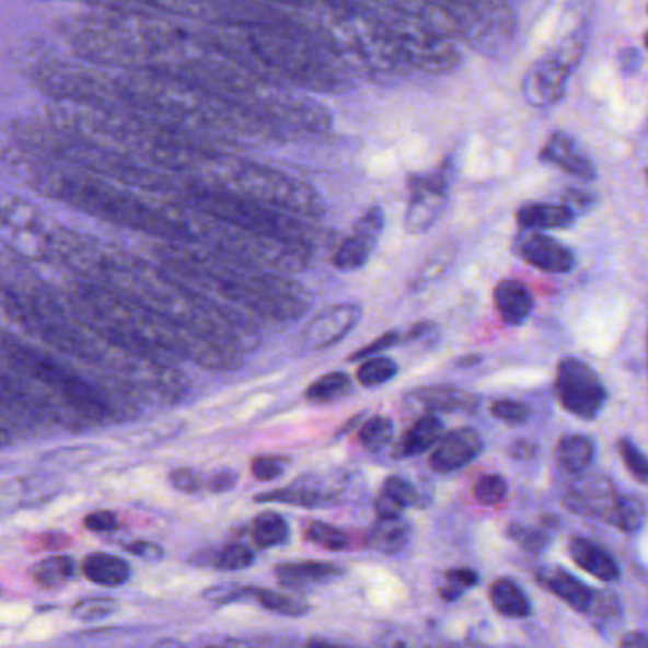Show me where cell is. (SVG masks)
Returning a JSON list of instances; mask_svg holds the SVG:
<instances>
[{
  "label": "cell",
  "mask_w": 648,
  "mask_h": 648,
  "mask_svg": "<svg viewBox=\"0 0 648 648\" xmlns=\"http://www.w3.org/2000/svg\"><path fill=\"white\" fill-rule=\"evenodd\" d=\"M173 280L200 296L240 304L267 322H296L309 310V291L284 274L268 273L193 242L157 250ZM217 303V301H216Z\"/></svg>",
  "instance_id": "cell-1"
},
{
  "label": "cell",
  "mask_w": 648,
  "mask_h": 648,
  "mask_svg": "<svg viewBox=\"0 0 648 648\" xmlns=\"http://www.w3.org/2000/svg\"><path fill=\"white\" fill-rule=\"evenodd\" d=\"M12 166L44 195L56 200L71 204L72 208L82 209L90 216L103 217L111 223L124 224L134 231L151 232L152 236L166 239L167 242H188L183 224L173 216L172 208L166 211L147 206L134 196L126 195L118 188L105 185L102 181L71 172L54 162L35 159V152L27 147L12 152Z\"/></svg>",
  "instance_id": "cell-2"
},
{
  "label": "cell",
  "mask_w": 648,
  "mask_h": 648,
  "mask_svg": "<svg viewBox=\"0 0 648 648\" xmlns=\"http://www.w3.org/2000/svg\"><path fill=\"white\" fill-rule=\"evenodd\" d=\"M183 204L211 217L221 223L231 224L242 231L253 232L265 239L281 240L288 244L314 247L329 240V234L303 223L297 216L267 204L257 202L245 196L234 195L224 188L204 185L193 181L185 187Z\"/></svg>",
  "instance_id": "cell-3"
},
{
  "label": "cell",
  "mask_w": 648,
  "mask_h": 648,
  "mask_svg": "<svg viewBox=\"0 0 648 648\" xmlns=\"http://www.w3.org/2000/svg\"><path fill=\"white\" fill-rule=\"evenodd\" d=\"M2 356L7 368L14 369V373L27 381L38 382L50 392L46 400L50 417H58L56 400L61 402V407H66L84 423H103L111 417L113 409L102 390L82 379L74 369L54 360L48 354L23 345L22 340L12 339L10 333H4Z\"/></svg>",
  "instance_id": "cell-4"
},
{
  "label": "cell",
  "mask_w": 648,
  "mask_h": 648,
  "mask_svg": "<svg viewBox=\"0 0 648 648\" xmlns=\"http://www.w3.org/2000/svg\"><path fill=\"white\" fill-rule=\"evenodd\" d=\"M382 33L407 69L425 72L453 71L461 54L453 38L441 35L432 25L415 14L409 4H366Z\"/></svg>",
  "instance_id": "cell-5"
},
{
  "label": "cell",
  "mask_w": 648,
  "mask_h": 648,
  "mask_svg": "<svg viewBox=\"0 0 648 648\" xmlns=\"http://www.w3.org/2000/svg\"><path fill=\"white\" fill-rule=\"evenodd\" d=\"M66 232L22 200H7L2 208V239L20 257L44 261L58 257Z\"/></svg>",
  "instance_id": "cell-6"
},
{
  "label": "cell",
  "mask_w": 648,
  "mask_h": 648,
  "mask_svg": "<svg viewBox=\"0 0 648 648\" xmlns=\"http://www.w3.org/2000/svg\"><path fill=\"white\" fill-rule=\"evenodd\" d=\"M459 25V38L487 56H497L512 40L513 8L506 2H453L449 4Z\"/></svg>",
  "instance_id": "cell-7"
},
{
  "label": "cell",
  "mask_w": 648,
  "mask_h": 648,
  "mask_svg": "<svg viewBox=\"0 0 648 648\" xmlns=\"http://www.w3.org/2000/svg\"><path fill=\"white\" fill-rule=\"evenodd\" d=\"M555 396L563 409L582 418L593 420L606 404L605 384L591 366L578 358H565L555 373Z\"/></svg>",
  "instance_id": "cell-8"
},
{
  "label": "cell",
  "mask_w": 648,
  "mask_h": 648,
  "mask_svg": "<svg viewBox=\"0 0 648 648\" xmlns=\"http://www.w3.org/2000/svg\"><path fill=\"white\" fill-rule=\"evenodd\" d=\"M451 187V164L430 173L413 175L409 180V200L405 208L404 227L409 234H425L438 223Z\"/></svg>",
  "instance_id": "cell-9"
},
{
  "label": "cell",
  "mask_w": 648,
  "mask_h": 648,
  "mask_svg": "<svg viewBox=\"0 0 648 648\" xmlns=\"http://www.w3.org/2000/svg\"><path fill=\"white\" fill-rule=\"evenodd\" d=\"M575 67L567 63L557 51H549L539 59L523 79V95L533 107H554L567 92L570 72Z\"/></svg>",
  "instance_id": "cell-10"
},
{
  "label": "cell",
  "mask_w": 648,
  "mask_h": 648,
  "mask_svg": "<svg viewBox=\"0 0 648 648\" xmlns=\"http://www.w3.org/2000/svg\"><path fill=\"white\" fill-rule=\"evenodd\" d=\"M384 231V211L381 206H371L354 223V229L333 255V265L339 270H358L366 267Z\"/></svg>",
  "instance_id": "cell-11"
},
{
  "label": "cell",
  "mask_w": 648,
  "mask_h": 648,
  "mask_svg": "<svg viewBox=\"0 0 648 648\" xmlns=\"http://www.w3.org/2000/svg\"><path fill=\"white\" fill-rule=\"evenodd\" d=\"M361 309L358 304H333L312 317L301 333V348L306 352L325 350L345 339L360 324Z\"/></svg>",
  "instance_id": "cell-12"
},
{
  "label": "cell",
  "mask_w": 648,
  "mask_h": 648,
  "mask_svg": "<svg viewBox=\"0 0 648 648\" xmlns=\"http://www.w3.org/2000/svg\"><path fill=\"white\" fill-rule=\"evenodd\" d=\"M618 497V490L614 489L613 483L606 477L591 476L569 490V495L565 497V506L570 512L580 513L583 518L598 519L614 525Z\"/></svg>",
  "instance_id": "cell-13"
},
{
  "label": "cell",
  "mask_w": 648,
  "mask_h": 648,
  "mask_svg": "<svg viewBox=\"0 0 648 648\" xmlns=\"http://www.w3.org/2000/svg\"><path fill=\"white\" fill-rule=\"evenodd\" d=\"M516 252L521 259L542 273L565 274L575 268V253L542 232H521L516 240Z\"/></svg>",
  "instance_id": "cell-14"
},
{
  "label": "cell",
  "mask_w": 648,
  "mask_h": 648,
  "mask_svg": "<svg viewBox=\"0 0 648 648\" xmlns=\"http://www.w3.org/2000/svg\"><path fill=\"white\" fill-rule=\"evenodd\" d=\"M482 433L474 428H459L445 433L430 454V466L438 474H451L466 468L483 451Z\"/></svg>",
  "instance_id": "cell-15"
},
{
  "label": "cell",
  "mask_w": 648,
  "mask_h": 648,
  "mask_svg": "<svg viewBox=\"0 0 648 648\" xmlns=\"http://www.w3.org/2000/svg\"><path fill=\"white\" fill-rule=\"evenodd\" d=\"M539 159L546 164L559 167L578 180L593 181L598 177L590 157L580 149V144L572 137L563 134V131H554L549 136L546 144L539 152Z\"/></svg>",
  "instance_id": "cell-16"
},
{
  "label": "cell",
  "mask_w": 648,
  "mask_h": 648,
  "mask_svg": "<svg viewBox=\"0 0 648 648\" xmlns=\"http://www.w3.org/2000/svg\"><path fill=\"white\" fill-rule=\"evenodd\" d=\"M534 577L542 588L552 591L555 598L562 599L563 603H567L572 611L580 614L593 611L598 601V591L591 590L582 580H578L575 575L563 570L562 567H541L536 569Z\"/></svg>",
  "instance_id": "cell-17"
},
{
  "label": "cell",
  "mask_w": 648,
  "mask_h": 648,
  "mask_svg": "<svg viewBox=\"0 0 648 648\" xmlns=\"http://www.w3.org/2000/svg\"><path fill=\"white\" fill-rule=\"evenodd\" d=\"M409 404L417 409L432 413H474L479 405L474 394L453 386H426L409 394Z\"/></svg>",
  "instance_id": "cell-18"
},
{
  "label": "cell",
  "mask_w": 648,
  "mask_h": 648,
  "mask_svg": "<svg viewBox=\"0 0 648 648\" xmlns=\"http://www.w3.org/2000/svg\"><path fill=\"white\" fill-rule=\"evenodd\" d=\"M498 316L508 325L525 324L526 317L533 312V296L531 291L518 280L498 281L493 291Z\"/></svg>",
  "instance_id": "cell-19"
},
{
  "label": "cell",
  "mask_w": 648,
  "mask_h": 648,
  "mask_svg": "<svg viewBox=\"0 0 648 648\" xmlns=\"http://www.w3.org/2000/svg\"><path fill=\"white\" fill-rule=\"evenodd\" d=\"M569 554L577 567L586 570L588 575L598 578L601 582L613 583L620 578V569L611 555L603 547L588 539H572L569 544Z\"/></svg>",
  "instance_id": "cell-20"
},
{
  "label": "cell",
  "mask_w": 648,
  "mask_h": 648,
  "mask_svg": "<svg viewBox=\"0 0 648 648\" xmlns=\"http://www.w3.org/2000/svg\"><path fill=\"white\" fill-rule=\"evenodd\" d=\"M575 221V211L565 204H525L518 211V224L523 231L567 229Z\"/></svg>",
  "instance_id": "cell-21"
},
{
  "label": "cell",
  "mask_w": 648,
  "mask_h": 648,
  "mask_svg": "<svg viewBox=\"0 0 648 648\" xmlns=\"http://www.w3.org/2000/svg\"><path fill=\"white\" fill-rule=\"evenodd\" d=\"M274 575L281 586L301 588L309 583L327 582L343 575V569L339 565L324 562L281 563L274 569Z\"/></svg>",
  "instance_id": "cell-22"
},
{
  "label": "cell",
  "mask_w": 648,
  "mask_h": 648,
  "mask_svg": "<svg viewBox=\"0 0 648 648\" xmlns=\"http://www.w3.org/2000/svg\"><path fill=\"white\" fill-rule=\"evenodd\" d=\"M489 599L493 609L505 618L521 620L533 613V605L525 591L512 578H498L490 583Z\"/></svg>",
  "instance_id": "cell-23"
},
{
  "label": "cell",
  "mask_w": 648,
  "mask_h": 648,
  "mask_svg": "<svg viewBox=\"0 0 648 648\" xmlns=\"http://www.w3.org/2000/svg\"><path fill=\"white\" fill-rule=\"evenodd\" d=\"M82 572L88 580H92L94 583L116 588V586L128 582L130 565L124 562L123 557L95 552V554H88L82 559Z\"/></svg>",
  "instance_id": "cell-24"
},
{
  "label": "cell",
  "mask_w": 648,
  "mask_h": 648,
  "mask_svg": "<svg viewBox=\"0 0 648 648\" xmlns=\"http://www.w3.org/2000/svg\"><path fill=\"white\" fill-rule=\"evenodd\" d=\"M443 438V423L433 415H425L410 426L400 441V456H417L436 449Z\"/></svg>",
  "instance_id": "cell-25"
},
{
  "label": "cell",
  "mask_w": 648,
  "mask_h": 648,
  "mask_svg": "<svg viewBox=\"0 0 648 648\" xmlns=\"http://www.w3.org/2000/svg\"><path fill=\"white\" fill-rule=\"evenodd\" d=\"M593 454H595L593 441L580 433L565 436L555 447V461L559 464V468L572 476L583 474L588 470L593 461Z\"/></svg>",
  "instance_id": "cell-26"
},
{
  "label": "cell",
  "mask_w": 648,
  "mask_h": 648,
  "mask_svg": "<svg viewBox=\"0 0 648 648\" xmlns=\"http://www.w3.org/2000/svg\"><path fill=\"white\" fill-rule=\"evenodd\" d=\"M74 572H77V563L72 562L69 555H54L36 563L31 570V577L36 586H40L44 590H58L74 577Z\"/></svg>",
  "instance_id": "cell-27"
},
{
  "label": "cell",
  "mask_w": 648,
  "mask_h": 648,
  "mask_svg": "<svg viewBox=\"0 0 648 648\" xmlns=\"http://www.w3.org/2000/svg\"><path fill=\"white\" fill-rule=\"evenodd\" d=\"M352 384V379L345 371H332V373H325L316 381L310 382L304 397L309 400L310 404H332L335 400L350 394Z\"/></svg>",
  "instance_id": "cell-28"
},
{
  "label": "cell",
  "mask_w": 648,
  "mask_h": 648,
  "mask_svg": "<svg viewBox=\"0 0 648 648\" xmlns=\"http://www.w3.org/2000/svg\"><path fill=\"white\" fill-rule=\"evenodd\" d=\"M409 529L402 519H379L369 533V544L384 554H396L405 546Z\"/></svg>",
  "instance_id": "cell-29"
},
{
  "label": "cell",
  "mask_w": 648,
  "mask_h": 648,
  "mask_svg": "<svg viewBox=\"0 0 648 648\" xmlns=\"http://www.w3.org/2000/svg\"><path fill=\"white\" fill-rule=\"evenodd\" d=\"M252 536L261 547H274L286 544L289 539V525L280 513H261L253 519Z\"/></svg>",
  "instance_id": "cell-30"
},
{
  "label": "cell",
  "mask_w": 648,
  "mask_h": 648,
  "mask_svg": "<svg viewBox=\"0 0 648 648\" xmlns=\"http://www.w3.org/2000/svg\"><path fill=\"white\" fill-rule=\"evenodd\" d=\"M244 598H253L263 609H267L270 613L281 614V616L299 618L310 611L309 605H304L297 599L281 595L278 591L263 590V588H245Z\"/></svg>",
  "instance_id": "cell-31"
},
{
  "label": "cell",
  "mask_w": 648,
  "mask_h": 648,
  "mask_svg": "<svg viewBox=\"0 0 648 648\" xmlns=\"http://www.w3.org/2000/svg\"><path fill=\"white\" fill-rule=\"evenodd\" d=\"M396 375L397 363L389 356H375V358L363 360L356 371V379L366 389H377L392 381Z\"/></svg>",
  "instance_id": "cell-32"
},
{
  "label": "cell",
  "mask_w": 648,
  "mask_h": 648,
  "mask_svg": "<svg viewBox=\"0 0 648 648\" xmlns=\"http://www.w3.org/2000/svg\"><path fill=\"white\" fill-rule=\"evenodd\" d=\"M645 516H647V510H645L641 498L634 497V495H620L613 526H618L622 533H637L645 523Z\"/></svg>",
  "instance_id": "cell-33"
},
{
  "label": "cell",
  "mask_w": 648,
  "mask_h": 648,
  "mask_svg": "<svg viewBox=\"0 0 648 648\" xmlns=\"http://www.w3.org/2000/svg\"><path fill=\"white\" fill-rule=\"evenodd\" d=\"M392 436H394V425L389 417H382V415L368 418L358 430V440L369 451H381L392 441Z\"/></svg>",
  "instance_id": "cell-34"
},
{
  "label": "cell",
  "mask_w": 648,
  "mask_h": 648,
  "mask_svg": "<svg viewBox=\"0 0 648 648\" xmlns=\"http://www.w3.org/2000/svg\"><path fill=\"white\" fill-rule=\"evenodd\" d=\"M304 536H306V541L324 547L327 552H340V549L348 547V536L345 531H340L339 526L322 523V521H312L304 529Z\"/></svg>",
  "instance_id": "cell-35"
},
{
  "label": "cell",
  "mask_w": 648,
  "mask_h": 648,
  "mask_svg": "<svg viewBox=\"0 0 648 648\" xmlns=\"http://www.w3.org/2000/svg\"><path fill=\"white\" fill-rule=\"evenodd\" d=\"M474 497L482 506H498L508 497V483L500 474H483L474 483Z\"/></svg>",
  "instance_id": "cell-36"
},
{
  "label": "cell",
  "mask_w": 648,
  "mask_h": 648,
  "mask_svg": "<svg viewBox=\"0 0 648 648\" xmlns=\"http://www.w3.org/2000/svg\"><path fill=\"white\" fill-rule=\"evenodd\" d=\"M253 562H255V555H253L252 549L244 546V544H231V546H224L223 549H219L216 557H213V565H216L217 569L221 570L247 569Z\"/></svg>",
  "instance_id": "cell-37"
},
{
  "label": "cell",
  "mask_w": 648,
  "mask_h": 648,
  "mask_svg": "<svg viewBox=\"0 0 648 648\" xmlns=\"http://www.w3.org/2000/svg\"><path fill=\"white\" fill-rule=\"evenodd\" d=\"M618 453L626 464L627 472L637 477L641 483H648V456L643 453L634 441L622 438L618 441Z\"/></svg>",
  "instance_id": "cell-38"
},
{
  "label": "cell",
  "mask_w": 648,
  "mask_h": 648,
  "mask_svg": "<svg viewBox=\"0 0 648 648\" xmlns=\"http://www.w3.org/2000/svg\"><path fill=\"white\" fill-rule=\"evenodd\" d=\"M115 601L107 598H86L80 599L71 606V613L74 618L92 622V620L107 618L115 613Z\"/></svg>",
  "instance_id": "cell-39"
},
{
  "label": "cell",
  "mask_w": 648,
  "mask_h": 648,
  "mask_svg": "<svg viewBox=\"0 0 648 648\" xmlns=\"http://www.w3.org/2000/svg\"><path fill=\"white\" fill-rule=\"evenodd\" d=\"M255 502H284V505L317 506L322 497L317 493L304 489H278L255 498Z\"/></svg>",
  "instance_id": "cell-40"
},
{
  "label": "cell",
  "mask_w": 648,
  "mask_h": 648,
  "mask_svg": "<svg viewBox=\"0 0 648 648\" xmlns=\"http://www.w3.org/2000/svg\"><path fill=\"white\" fill-rule=\"evenodd\" d=\"M382 493L400 508H409L418 502V493L404 477L392 476L382 485Z\"/></svg>",
  "instance_id": "cell-41"
},
{
  "label": "cell",
  "mask_w": 648,
  "mask_h": 648,
  "mask_svg": "<svg viewBox=\"0 0 648 648\" xmlns=\"http://www.w3.org/2000/svg\"><path fill=\"white\" fill-rule=\"evenodd\" d=\"M449 263H451V253L449 250H440L436 253V257H430L426 261L425 267L418 270L417 278L410 284V288L417 291V289L432 284L436 278H440L441 274L445 273Z\"/></svg>",
  "instance_id": "cell-42"
},
{
  "label": "cell",
  "mask_w": 648,
  "mask_h": 648,
  "mask_svg": "<svg viewBox=\"0 0 648 648\" xmlns=\"http://www.w3.org/2000/svg\"><path fill=\"white\" fill-rule=\"evenodd\" d=\"M490 413L506 425H523L531 417V409L516 400H498L490 405Z\"/></svg>",
  "instance_id": "cell-43"
},
{
  "label": "cell",
  "mask_w": 648,
  "mask_h": 648,
  "mask_svg": "<svg viewBox=\"0 0 648 648\" xmlns=\"http://www.w3.org/2000/svg\"><path fill=\"white\" fill-rule=\"evenodd\" d=\"M288 459L284 456H274V454H261L252 461V474L255 479L261 482H273L286 472Z\"/></svg>",
  "instance_id": "cell-44"
},
{
  "label": "cell",
  "mask_w": 648,
  "mask_h": 648,
  "mask_svg": "<svg viewBox=\"0 0 648 648\" xmlns=\"http://www.w3.org/2000/svg\"><path fill=\"white\" fill-rule=\"evenodd\" d=\"M508 536L512 539L519 547H523L525 552H542L547 546V539L541 531H534L531 526L519 525V523H512L508 526Z\"/></svg>",
  "instance_id": "cell-45"
},
{
  "label": "cell",
  "mask_w": 648,
  "mask_h": 648,
  "mask_svg": "<svg viewBox=\"0 0 648 648\" xmlns=\"http://www.w3.org/2000/svg\"><path fill=\"white\" fill-rule=\"evenodd\" d=\"M400 343H404V335H402V333H384V335H381V337L373 340V343H369V345L358 348V352L350 356V361H363L369 360V358H375V356H381V352L389 350L392 346L400 345Z\"/></svg>",
  "instance_id": "cell-46"
},
{
  "label": "cell",
  "mask_w": 648,
  "mask_h": 648,
  "mask_svg": "<svg viewBox=\"0 0 648 648\" xmlns=\"http://www.w3.org/2000/svg\"><path fill=\"white\" fill-rule=\"evenodd\" d=\"M170 483L175 489L187 493V495H196L206 487L202 474H198L193 468L173 470L172 474H170Z\"/></svg>",
  "instance_id": "cell-47"
},
{
  "label": "cell",
  "mask_w": 648,
  "mask_h": 648,
  "mask_svg": "<svg viewBox=\"0 0 648 648\" xmlns=\"http://www.w3.org/2000/svg\"><path fill=\"white\" fill-rule=\"evenodd\" d=\"M84 526L88 531H94V533H108V531H115L118 526V519L115 513L107 512V510H100V512L88 513L84 518Z\"/></svg>",
  "instance_id": "cell-48"
},
{
  "label": "cell",
  "mask_w": 648,
  "mask_h": 648,
  "mask_svg": "<svg viewBox=\"0 0 648 648\" xmlns=\"http://www.w3.org/2000/svg\"><path fill=\"white\" fill-rule=\"evenodd\" d=\"M69 546H71V539L63 533H46L38 536V541H36V547L44 549V552H61Z\"/></svg>",
  "instance_id": "cell-49"
},
{
  "label": "cell",
  "mask_w": 648,
  "mask_h": 648,
  "mask_svg": "<svg viewBox=\"0 0 648 648\" xmlns=\"http://www.w3.org/2000/svg\"><path fill=\"white\" fill-rule=\"evenodd\" d=\"M447 582L454 583V586H459L461 590L464 588H474L477 582H479V575H477L476 570L472 569H451L447 570Z\"/></svg>",
  "instance_id": "cell-50"
},
{
  "label": "cell",
  "mask_w": 648,
  "mask_h": 648,
  "mask_svg": "<svg viewBox=\"0 0 648 648\" xmlns=\"http://www.w3.org/2000/svg\"><path fill=\"white\" fill-rule=\"evenodd\" d=\"M236 474L231 472V470H223V472H217L213 476L209 477L208 483H206V487L209 490H213V493H227V490L232 489L234 485H236Z\"/></svg>",
  "instance_id": "cell-51"
},
{
  "label": "cell",
  "mask_w": 648,
  "mask_h": 648,
  "mask_svg": "<svg viewBox=\"0 0 648 648\" xmlns=\"http://www.w3.org/2000/svg\"><path fill=\"white\" fill-rule=\"evenodd\" d=\"M508 453H510V456L516 459V461H531V459H534L536 453H539V445H536L534 441L518 440L513 441L510 449H508Z\"/></svg>",
  "instance_id": "cell-52"
},
{
  "label": "cell",
  "mask_w": 648,
  "mask_h": 648,
  "mask_svg": "<svg viewBox=\"0 0 648 648\" xmlns=\"http://www.w3.org/2000/svg\"><path fill=\"white\" fill-rule=\"evenodd\" d=\"M620 71L624 74H635L641 67V54L635 48H626L620 51L618 56Z\"/></svg>",
  "instance_id": "cell-53"
},
{
  "label": "cell",
  "mask_w": 648,
  "mask_h": 648,
  "mask_svg": "<svg viewBox=\"0 0 648 648\" xmlns=\"http://www.w3.org/2000/svg\"><path fill=\"white\" fill-rule=\"evenodd\" d=\"M126 552L139 555V557H143V559H160V557L164 555L162 547L152 544V542L144 541H137L134 542V544H128V546H126Z\"/></svg>",
  "instance_id": "cell-54"
},
{
  "label": "cell",
  "mask_w": 648,
  "mask_h": 648,
  "mask_svg": "<svg viewBox=\"0 0 648 648\" xmlns=\"http://www.w3.org/2000/svg\"><path fill=\"white\" fill-rule=\"evenodd\" d=\"M375 510L379 519H400V513L404 508H400L394 500H390L384 493H381L377 498Z\"/></svg>",
  "instance_id": "cell-55"
},
{
  "label": "cell",
  "mask_w": 648,
  "mask_h": 648,
  "mask_svg": "<svg viewBox=\"0 0 648 648\" xmlns=\"http://www.w3.org/2000/svg\"><path fill=\"white\" fill-rule=\"evenodd\" d=\"M436 332V325L432 322H418L413 325L409 332L404 335V343H415V340L426 339Z\"/></svg>",
  "instance_id": "cell-56"
},
{
  "label": "cell",
  "mask_w": 648,
  "mask_h": 648,
  "mask_svg": "<svg viewBox=\"0 0 648 648\" xmlns=\"http://www.w3.org/2000/svg\"><path fill=\"white\" fill-rule=\"evenodd\" d=\"M620 648H648V635L643 632H629L622 637Z\"/></svg>",
  "instance_id": "cell-57"
},
{
  "label": "cell",
  "mask_w": 648,
  "mask_h": 648,
  "mask_svg": "<svg viewBox=\"0 0 648 648\" xmlns=\"http://www.w3.org/2000/svg\"><path fill=\"white\" fill-rule=\"evenodd\" d=\"M462 591L464 590H461L459 586H454V583L447 582V586H443V588H441L440 595L441 599H443V601H447V603H453V601H456V599H461Z\"/></svg>",
  "instance_id": "cell-58"
},
{
  "label": "cell",
  "mask_w": 648,
  "mask_h": 648,
  "mask_svg": "<svg viewBox=\"0 0 648 648\" xmlns=\"http://www.w3.org/2000/svg\"><path fill=\"white\" fill-rule=\"evenodd\" d=\"M567 196H569L570 202L580 204L582 208H586V204L590 202V195H586V193H578V190H569V193H567Z\"/></svg>",
  "instance_id": "cell-59"
},
{
  "label": "cell",
  "mask_w": 648,
  "mask_h": 648,
  "mask_svg": "<svg viewBox=\"0 0 648 648\" xmlns=\"http://www.w3.org/2000/svg\"><path fill=\"white\" fill-rule=\"evenodd\" d=\"M306 648H345L340 645H333V643L324 641V639H310Z\"/></svg>",
  "instance_id": "cell-60"
},
{
  "label": "cell",
  "mask_w": 648,
  "mask_h": 648,
  "mask_svg": "<svg viewBox=\"0 0 648 648\" xmlns=\"http://www.w3.org/2000/svg\"><path fill=\"white\" fill-rule=\"evenodd\" d=\"M645 46H647V50H648V31H647V35H645Z\"/></svg>",
  "instance_id": "cell-61"
},
{
  "label": "cell",
  "mask_w": 648,
  "mask_h": 648,
  "mask_svg": "<svg viewBox=\"0 0 648 648\" xmlns=\"http://www.w3.org/2000/svg\"><path fill=\"white\" fill-rule=\"evenodd\" d=\"M206 648H217V647H206Z\"/></svg>",
  "instance_id": "cell-62"
},
{
  "label": "cell",
  "mask_w": 648,
  "mask_h": 648,
  "mask_svg": "<svg viewBox=\"0 0 648 648\" xmlns=\"http://www.w3.org/2000/svg\"><path fill=\"white\" fill-rule=\"evenodd\" d=\"M647 177H648V170H647Z\"/></svg>",
  "instance_id": "cell-63"
},
{
  "label": "cell",
  "mask_w": 648,
  "mask_h": 648,
  "mask_svg": "<svg viewBox=\"0 0 648 648\" xmlns=\"http://www.w3.org/2000/svg\"><path fill=\"white\" fill-rule=\"evenodd\" d=\"M647 346H648V343H647Z\"/></svg>",
  "instance_id": "cell-64"
}]
</instances>
